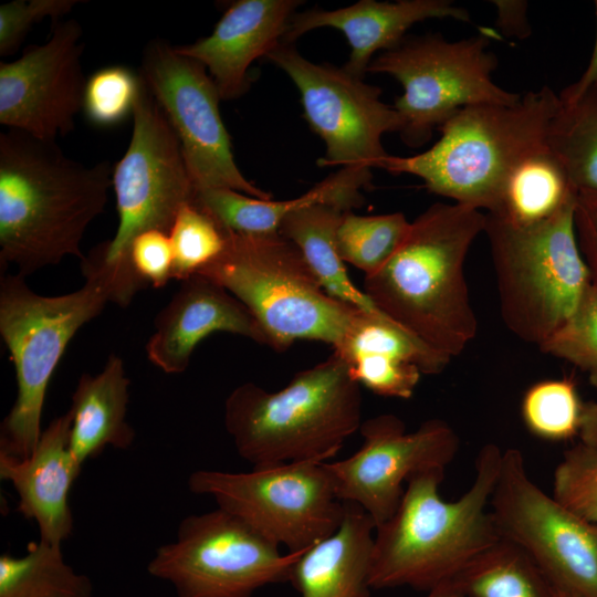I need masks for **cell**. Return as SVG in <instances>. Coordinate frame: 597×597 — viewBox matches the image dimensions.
<instances>
[{
  "label": "cell",
  "instance_id": "obj_12",
  "mask_svg": "<svg viewBox=\"0 0 597 597\" xmlns=\"http://www.w3.org/2000/svg\"><path fill=\"white\" fill-rule=\"evenodd\" d=\"M132 119L129 144L112 171L117 229L96 245L108 266L134 268V238L149 229L169 233L178 211L196 193L177 135L144 80Z\"/></svg>",
  "mask_w": 597,
  "mask_h": 597
},
{
  "label": "cell",
  "instance_id": "obj_23",
  "mask_svg": "<svg viewBox=\"0 0 597 597\" xmlns=\"http://www.w3.org/2000/svg\"><path fill=\"white\" fill-rule=\"evenodd\" d=\"M376 526L354 503H345L338 530L295 562L290 583L301 597H369Z\"/></svg>",
  "mask_w": 597,
  "mask_h": 597
},
{
  "label": "cell",
  "instance_id": "obj_5",
  "mask_svg": "<svg viewBox=\"0 0 597 597\" xmlns=\"http://www.w3.org/2000/svg\"><path fill=\"white\" fill-rule=\"evenodd\" d=\"M559 94L543 86L514 104L468 106L439 128L440 138L427 150L387 155L376 168L420 178L426 188L455 203L492 212L514 167L547 146Z\"/></svg>",
  "mask_w": 597,
  "mask_h": 597
},
{
  "label": "cell",
  "instance_id": "obj_39",
  "mask_svg": "<svg viewBox=\"0 0 597 597\" xmlns=\"http://www.w3.org/2000/svg\"><path fill=\"white\" fill-rule=\"evenodd\" d=\"M575 229L591 284L597 290V193H577Z\"/></svg>",
  "mask_w": 597,
  "mask_h": 597
},
{
  "label": "cell",
  "instance_id": "obj_32",
  "mask_svg": "<svg viewBox=\"0 0 597 597\" xmlns=\"http://www.w3.org/2000/svg\"><path fill=\"white\" fill-rule=\"evenodd\" d=\"M583 405L573 378L546 379L526 390L521 415L534 436L547 441H564L578 436Z\"/></svg>",
  "mask_w": 597,
  "mask_h": 597
},
{
  "label": "cell",
  "instance_id": "obj_31",
  "mask_svg": "<svg viewBox=\"0 0 597 597\" xmlns=\"http://www.w3.org/2000/svg\"><path fill=\"white\" fill-rule=\"evenodd\" d=\"M409 227L401 212L362 216L347 211L336 231L338 253L345 263L371 275L396 253Z\"/></svg>",
  "mask_w": 597,
  "mask_h": 597
},
{
  "label": "cell",
  "instance_id": "obj_6",
  "mask_svg": "<svg viewBox=\"0 0 597 597\" xmlns=\"http://www.w3.org/2000/svg\"><path fill=\"white\" fill-rule=\"evenodd\" d=\"M197 274L238 298L276 352L298 339L335 347L363 312L329 296L298 248L277 231H227L221 253Z\"/></svg>",
  "mask_w": 597,
  "mask_h": 597
},
{
  "label": "cell",
  "instance_id": "obj_44",
  "mask_svg": "<svg viewBox=\"0 0 597 597\" xmlns=\"http://www.w3.org/2000/svg\"><path fill=\"white\" fill-rule=\"evenodd\" d=\"M554 587L555 597H579L568 590H565L563 588Z\"/></svg>",
  "mask_w": 597,
  "mask_h": 597
},
{
  "label": "cell",
  "instance_id": "obj_42",
  "mask_svg": "<svg viewBox=\"0 0 597 597\" xmlns=\"http://www.w3.org/2000/svg\"><path fill=\"white\" fill-rule=\"evenodd\" d=\"M589 381L597 391V369L589 371ZM578 437L582 443L597 448V400L583 405Z\"/></svg>",
  "mask_w": 597,
  "mask_h": 597
},
{
  "label": "cell",
  "instance_id": "obj_24",
  "mask_svg": "<svg viewBox=\"0 0 597 597\" xmlns=\"http://www.w3.org/2000/svg\"><path fill=\"white\" fill-rule=\"evenodd\" d=\"M371 170L339 168L302 196L290 200H262L223 188L196 190L192 203L209 213L226 231L276 232L292 211L314 205L338 206L348 211L364 202L363 189L371 184Z\"/></svg>",
  "mask_w": 597,
  "mask_h": 597
},
{
  "label": "cell",
  "instance_id": "obj_29",
  "mask_svg": "<svg viewBox=\"0 0 597 597\" xmlns=\"http://www.w3.org/2000/svg\"><path fill=\"white\" fill-rule=\"evenodd\" d=\"M91 579L65 563L61 545L39 540L27 554L0 556V597H91Z\"/></svg>",
  "mask_w": 597,
  "mask_h": 597
},
{
  "label": "cell",
  "instance_id": "obj_1",
  "mask_svg": "<svg viewBox=\"0 0 597 597\" xmlns=\"http://www.w3.org/2000/svg\"><path fill=\"white\" fill-rule=\"evenodd\" d=\"M113 165H85L56 142L7 129L0 134V266L28 276L65 256L106 206Z\"/></svg>",
  "mask_w": 597,
  "mask_h": 597
},
{
  "label": "cell",
  "instance_id": "obj_36",
  "mask_svg": "<svg viewBox=\"0 0 597 597\" xmlns=\"http://www.w3.org/2000/svg\"><path fill=\"white\" fill-rule=\"evenodd\" d=\"M538 348L583 370L597 369V290L593 284L575 313Z\"/></svg>",
  "mask_w": 597,
  "mask_h": 597
},
{
  "label": "cell",
  "instance_id": "obj_43",
  "mask_svg": "<svg viewBox=\"0 0 597 597\" xmlns=\"http://www.w3.org/2000/svg\"><path fill=\"white\" fill-rule=\"evenodd\" d=\"M426 597H461L450 582H447L430 591Z\"/></svg>",
  "mask_w": 597,
  "mask_h": 597
},
{
  "label": "cell",
  "instance_id": "obj_27",
  "mask_svg": "<svg viewBox=\"0 0 597 597\" xmlns=\"http://www.w3.org/2000/svg\"><path fill=\"white\" fill-rule=\"evenodd\" d=\"M564 168L546 146L524 158L507 176L492 212L513 224L545 221L576 199Z\"/></svg>",
  "mask_w": 597,
  "mask_h": 597
},
{
  "label": "cell",
  "instance_id": "obj_37",
  "mask_svg": "<svg viewBox=\"0 0 597 597\" xmlns=\"http://www.w3.org/2000/svg\"><path fill=\"white\" fill-rule=\"evenodd\" d=\"M78 0H13L0 6V56L7 57L18 51L31 28L51 18L62 20Z\"/></svg>",
  "mask_w": 597,
  "mask_h": 597
},
{
  "label": "cell",
  "instance_id": "obj_26",
  "mask_svg": "<svg viewBox=\"0 0 597 597\" xmlns=\"http://www.w3.org/2000/svg\"><path fill=\"white\" fill-rule=\"evenodd\" d=\"M347 211L331 205L304 207L290 212L277 232L298 248L329 296L367 314L386 316L364 290L353 283L338 253L336 231Z\"/></svg>",
  "mask_w": 597,
  "mask_h": 597
},
{
  "label": "cell",
  "instance_id": "obj_41",
  "mask_svg": "<svg viewBox=\"0 0 597 597\" xmlns=\"http://www.w3.org/2000/svg\"><path fill=\"white\" fill-rule=\"evenodd\" d=\"M499 8V24L510 33L521 35L526 31L525 20L526 2L521 1H494Z\"/></svg>",
  "mask_w": 597,
  "mask_h": 597
},
{
  "label": "cell",
  "instance_id": "obj_2",
  "mask_svg": "<svg viewBox=\"0 0 597 597\" xmlns=\"http://www.w3.org/2000/svg\"><path fill=\"white\" fill-rule=\"evenodd\" d=\"M485 222L486 213L473 207L433 203L410 222L391 259L364 280L380 312L450 359L478 333L464 262Z\"/></svg>",
  "mask_w": 597,
  "mask_h": 597
},
{
  "label": "cell",
  "instance_id": "obj_35",
  "mask_svg": "<svg viewBox=\"0 0 597 597\" xmlns=\"http://www.w3.org/2000/svg\"><path fill=\"white\" fill-rule=\"evenodd\" d=\"M552 495L584 520L597 523V448L568 449L553 474Z\"/></svg>",
  "mask_w": 597,
  "mask_h": 597
},
{
  "label": "cell",
  "instance_id": "obj_21",
  "mask_svg": "<svg viewBox=\"0 0 597 597\" xmlns=\"http://www.w3.org/2000/svg\"><path fill=\"white\" fill-rule=\"evenodd\" d=\"M433 18L470 21L469 12L449 0H362L336 10L311 9L294 13L282 43L294 44L301 35L317 28L336 29L350 48L344 70L364 78L377 52L397 46L413 24Z\"/></svg>",
  "mask_w": 597,
  "mask_h": 597
},
{
  "label": "cell",
  "instance_id": "obj_33",
  "mask_svg": "<svg viewBox=\"0 0 597 597\" xmlns=\"http://www.w3.org/2000/svg\"><path fill=\"white\" fill-rule=\"evenodd\" d=\"M174 252L172 279L184 281L212 262L223 250L227 231L206 211L187 203L169 230Z\"/></svg>",
  "mask_w": 597,
  "mask_h": 597
},
{
  "label": "cell",
  "instance_id": "obj_25",
  "mask_svg": "<svg viewBox=\"0 0 597 597\" xmlns=\"http://www.w3.org/2000/svg\"><path fill=\"white\" fill-rule=\"evenodd\" d=\"M129 384L115 354L98 374L80 377L69 409L70 450L80 467L106 447L125 450L133 443L135 430L126 419Z\"/></svg>",
  "mask_w": 597,
  "mask_h": 597
},
{
  "label": "cell",
  "instance_id": "obj_10",
  "mask_svg": "<svg viewBox=\"0 0 597 597\" xmlns=\"http://www.w3.org/2000/svg\"><path fill=\"white\" fill-rule=\"evenodd\" d=\"M188 489L212 498L289 553L304 552L334 534L345 503L336 494L327 462L303 461L253 468L250 472L197 470Z\"/></svg>",
  "mask_w": 597,
  "mask_h": 597
},
{
  "label": "cell",
  "instance_id": "obj_34",
  "mask_svg": "<svg viewBox=\"0 0 597 597\" xmlns=\"http://www.w3.org/2000/svg\"><path fill=\"white\" fill-rule=\"evenodd\" d=\"M143 78L125 65H107L92 73L83 93L82 111L96 127L109 128L133 118Z\"/></svg>",
  "mask_w": 597,
  "mask_h": 597
},
{
  "label": "cell",
  "instance_id": "obj_30",
  "mask_svg": "<svg viewBox=\"0 0 597 597\" xmlns=\"http://www.w3.org/2000/svg\"><path fill=\"white\" fill-rule=\"evenodd\" d=\"M547 146L577 193H597V90L561 101L549 125Z\"/></svg>",
  "mask_w": 597,
  "mask_h": 597
},
{
  "label": "cell",
  "instance_id": "obj_7",
  "mask_svg": "<svg viewBox=\"0 0 597 597\" xmlns=\"http://www.w3.org/2000/svg\"><path fill=\"white\" fill-rule=\"evenodd\" d=\"M85 283L67 294L45 296L25 277L1 275L0 335L14 365L17 398L0 429V452L27 458L42 434L41 418L51 377L77 331L113 302L109 279L82 269Z\"/></svg>",
  "mask_w": 597,
  "mask_h": 597
},
{
  "label": "cell",
  "instance_id": "obj_28",
  "mask_svg": "<svg viewBox=\"0 0 597 597\" xmlns=\"http://www.w3.org/2000/svg\"><path fill=\"white\" fill-rule=\"evenodd\" d=\"M450 583L461 597H555L537 564L504 538L478 555Z\"/></svg>",
  "mask_w": 597,
  "mask_h": 597
},
{
  "label": "cell",
  "instance_id": "obj_38",
  "mask_svg": "<svg viewBox=\"0 0 597 597\" xmlns=\"http://www.w3.org/2000/svg\"><path fill=\"white\" fill-rule=\"evenodd\" d=\"M129 258L136 273L156 289L172 279L174 252L169 234L159 229L146 230L134 238Z\"/></svg>",
  "mask_w": 597,
  "mask_h": 597
},
{
  "label": "cell",
  "instance_id": "obj_9",
  "mask_svg": "<svg viewBox=\"0 0 597 597\" xmlns=\"http://www.w3.org/2000/svg\"><path fill=\"white\" fill-rule=\"evenodd\" d=\"M490 32L448 41L440 34L404 39L379 53L367 73L395 77L402 94L392 105L402 140L410 147L425 145L433 132L460 109L482 104H514L520 94L493 80L496 56L489 50Z\"/></svg>",
  "mask_w": 597,
  "mask_h": 597
},
{
  "label": "cell",
  "instance_id": "obj_14",
  "mask_svg": "<svg viewBox=\"0 0 597 597\" xmlns=\"http://www.w3.org/2000/svg\"><path fill=\"white\" fill-rule=\"evenodd\" d=\"M139 74L177 135L196 190L223 188L273 199L237 166L220 114V94L201 63L164 40H151L144 50Z\"/></svg>",
  "mask_w": 597,
  "mask_h": 597
},
{
  "label": "cell",
  "instance_id": "obj_16",
  "mask_svg": "<svg viewBox=\"0 0 597 597\" xmlns=\"http://www.w3.org/2000/svg\"><path fill=\"white\" fill-rule=\"evenodd\" d=\"M359 432L358 450L327 467L337 498L360 506L376 527L396 512L404 483L421 472L446 470L460 446L457 432L441 419L407 431L399 417L383 413L363 421Z\"/></svg>",
  "mask_w": 597,
  "mask_h": 597
},
{
  "label": "cell",
  "instance_id": "obj_3",
  "mask_svg": "<svg viewBox=\"0 0 597 597\" xmlns=\"http://www.w3.org/2000/svg\"><path fill=\"white\" fill-rule=\"evenodd\" d=\"M503 450L495 443L478 452L474 478L457 500L439 494L444 470L411 476L392 516L376 527L371 549V589H431L450 582L501 536L490 512Z\"/></svg>",
  "mask_w": 597,
  "mask_h": 597
},
{
  "label": "cell",
  "instance_id": "obj_17",
  "mask_svg": "<svg viewBox=\"0 0 597 597\" xmlns=\"http://www.w3.org/2000/svg\"><path fill=\"white\" fill-rule=\"evenodd\" d=\"M83 29L75 19L54 22L49 40L0 62V124L56 142L75 127L86 77Z\"/></svg>",
  "mask_w": 597,
  "mask_h": 597
},
{
  "label": "cell",
  "instance_id": "obj_4",
  "mask_svg": "<svg viewBox=\"0 0 597 597\" xmlns=\"http://www.w3.org/2000/svg\"><path fill=\"white\" fill-rule=\"evenodd\" d=\"M360 386L333 352L296 373L279 391L254 383L224 402V427L238 454L253 468L334 458L362 426Z\"/></svg>",
  "mask_w": 597,
  "mask_h": 597
},
{
  "label": "cell",
  "instance_id": "obj_15",
  "mask_svg": "<svg viewBox=\"0 0 597 597\" xmlns=\"http://www.w3.org/2000/svg\"><path fill=\"white\" fill-rule=\"evenodd\" d=\"M266 57L294 83L305 121L325 144L318 166L371 170L388 155L381 137L400 132L401 121L379 87L343 66L305 59L294 44L281 42Z\"/></svg>",
  "mask_w": 597,
  "mask_h": 597
},
{
  "label": "cell",
  "instance_id": "obj_8",
  "mask_svg": "<svg viewBox=\"0 0 597 597\" xmlns=\"http://www.w3.org/2000/svg\"><path fill=\"white\" fill-rule=\"evenodd\" d=\"M576 199L552 218L527 226L486 213L501 316L523 342L544 343L575 313L591 285L575 229Z\"/></svg>",
  "mask_w": 597,
  "mask_h": 597
},
{
  "label": "cell",
  "instance_id": "obj_18",
  "mask_svg": "<svg viewBox=\"0 0 597 597\" xmlns=\"http://www.w3.org/2000/svg\"><path fill=\"white\" fill-rule=\"evenodd\" d=\"M155 331L146 344L149 362L166 374H181L197 345L222 332L266 345L264 333L250 311L210 279L195 274L156 315Z\"/></svg>",
  "mask_w": 597,
  "mask_h": 597
},
{
  "label": "cell",
  "instance_id": "obj_40",
  "mask_svg": "<svg viewBox=\"0 0 597 597\" xmlns=\"http://www.w3.org/2000/svg\"><path fill=\"white\" fill-rule=\"evenodd\" d=\"M596 36L589 62L580 77L559 93L563 102H569L589 90H597V0L595 1Z\"/></svg>",
  "mask_w": 597,
  "mask_h": 597
},
{
  "label": "cell",
  "instance_id": "obj_11",
  "mask_svg": "<svg viewBox=\"0 0 597 597\" xmlns=\"http://www.w3.org/2000/svg\"><path fill=\"white\" fill-rule=\"evenodd\" d=\"M279 547L217 507L182 519L176 540L156 549L147 572L170 583L177 597H252L266 585L290 583L303 552L281 554Z\"/></svg>",
  "mask_w": 597,
  "mask_h": 597
},
{
  "label": "cell",
  "instance_id": "obj_13",
  "mask_svg": "<svg viewBox=\"0 0 597 597\" xmlns=\"http://www.w3.org/2000/svg\"><path fill=\"white\" fill-rule=\"evenodd\" d=\"M490 512L501 538L523 548L553 586L597 597V523L544 492L516 448L503 450Z\"/></svg>",
  "mask_w": 597,
  "mask_h": 597
},
{
  "label": "cell",
  "instance_id": "obj_20",
  "mask_svg": "<svg viewBox=\"0 0 597 597\" xmlns=\"http://www.w3.org/2000/svg\"><path fill=\"white\" fill-rule=\"evenodd\" d=\"M71 413L53 419L33 452L17 458L0 452V478L18 494V511L36 523L40 538L61 545L73 531L70 490L82 467L70 450Z\"/></svg>",
  "mask_w": 597,
  "mask_h": 597
},
{
  "label": "cell",
  "instance_id": "obj_22",
  "mask_svg": "<svg viewBox=\"0 0 597 597\" xmlns=\"http://www.w3.org/2000/svg\"><path fill=\"white\" fill-rule=\"evenodd\" d=\"M334 353L353 379L381 397L409 399L420 377L441 373L450 358L434 352L388 316L362 312Z\"/></svg>",
  "mask_w": 597,
  "mask_h": 597
},
{
  "label": "cell",
  "instance_id": "obj_19",
  "mask_svg": "<svg viewBox=\"0 0 597 597\" xmlns=\"http://www.w3.org/2000/svg\"><path fill=\"white\" fill-rule=\"evenodd\" d=\"M301 3L300 0L233 1L208 36L175 49L206 67L221 100L239 98L250 87V65L282 42Z\"/></svg>",
  "mask_w": 597,
  "mask_h": 597
}]
</instances>
